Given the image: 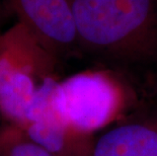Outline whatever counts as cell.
<instances>
[{"label":"cell","mask_w":157,"mask_h":156,"mask_svg":"<svg viewBox=\"0 0 157 156\" xmlns=\"http://www.w3.org/2000/svg\"><path fill=\"white\" fill-rule=\"evenodd\" d=\"M79 52L117 68L157 61V0H73Z\"/></svg>","instance_id":"obj_1"},{"label":"cell","mask_w":157,"mask_h":156,"mask_svg":"<svg viewBox=\"0 0 157 156\" xmlns=\"http://www.w3.org/2000/svg\"><path fill=\"white\" fill-rule=\"evenodd\" d=\"M60 60L25 28L16 22L0 35V115L22 128L40 87L58 77Z\"/></svg>","instance_id":"obj_2"},{"label":"cell","mask_w":157,"mask_h":156,"mask_svg":"<svg viewBox=\"0 0 157 156\" xmlns=\"http://www.w3.org/2000/svg\"><path fill=\"white\" fill-rule=\"evenodd\" d=\"M122 69L86 70L60 80L56 108L63 122L77 133L91 136L116 121L131 94Z\"/></svg>","instance_id":"obj_3"},{"label":"cell","mask_w":157,"mask_h":156,"mask_svg":"<svg viewBox=\"0 0 157 156\" xmlns=\"http://www.w3.org/2000/svg\"><path fill=\"white\" fill-rule=\"evenodd\" d=\"M21 24L59 60L79 52L73 0H6Z\"/></svg>","instance_id":"obj_4"},{"label":"cell","mask_w":157,"mask_h":156,"mask_svg":"<svg viewBox=\"0 0 157 156\" xmlns=\"http://www.w3.org/2000/svg\"><path fill=\"white\" fill-rule=\"evenodd\" d=\"M91 156H157V119L117 125L93 141Z\"/></svg>","instance_id":"obj_5"},{"label":"cell","mask_w":157,"mask_h":156,"mask_svg":"<svg viewBox=\"0 0 157 156\" xmlns=\"http://www.w3.org/2000/svg\"><path fill=\"white\" fill-rule=\"evenodd\" d=\"M21 130L53 156H91V136L72 130L59 118L31 123Z\"/></svg>","instance_id":"obj_6"},{"label":"cell","mask_w":157,"mask_h":156,"mask_svg":"<svg viewBox=\"0 0 157 156\" xmlns=\"http://www.w3.org/2000/svg\"><path fill=\"white\" fill-rule=\"evenodd\" d=\"M0 118H1V115H0ZM3 126H0V131H1V129H2Z\"/></svg>","instance_id":"obj_7"},{"label":"cell","mask_w":157,"mask_h":156,"mask_svg":"<svg viewBox=\"0 0 157 156\" xmlns=\"http://www.w3.org/2000/svg\"><path fill=\"white\" fill-rule=\"evenodd\" d=\"M0 35H1V34H0Z\"/></svg>","instance_id":"obj_8"}]
</instances>
